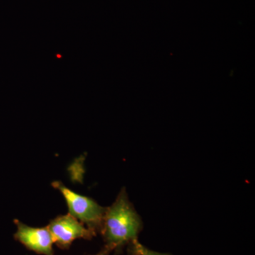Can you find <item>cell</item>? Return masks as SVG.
<instances>
[{
  "label": "cell",
  "mask_w": 255,
  "mask_h": 255,
  "mask_svg": "<svg viewBox=\"0 0 255 255\" xmlns=\"http://www.w3.org/2000/svg\"><path fill=\"white\" fill-rule=\"evenodd\" d=\"M47 227L54 244L63 250L68 249L76 240H91L96 235L95 231L69 214L52 220Z\"/></svg>",
  "instance_id": "3"
},
{
  "label": "cell",
  "mask_w": 255,
  "mask_h": 255,
  "mask_svg": "<svg viewBox=\"0 0 255 255\" xmlns=\"http://www.w3.org/2000/svg\"><path fill=\"white\" fill-rule=\"evenodd\" d=\"M133 252H132V255H139L138 254H137V253H136V252H135V251H132Z\"/></svg>",
  "instance_id": "7"
},
{
  "label": "cell",
  "mask_w": 255,
  "mask_h": 255,
  "mask_svg": "<svg viewBox=\"0 0 255 255\" xmlns=\"http://www.w3.org/2000/svg\"><path fill=\"white\" fill-rule=\"evenodd\" d=\"M53 188L61 193L68 207L69 214L97 233L100 231L107 208L100 206L94 199L80 195L60 181L52 183Z\"/></svg>",
  "instance_id": "2"
},
{
  "label": "cell",
  "mask_w": 255,
  "mask_h": 255,
  "mask_svg": "<svg viewBox=\"0 0 255 255\" xmlns=\"http://www.w3.org/2000/svg\"><path fill=\"white\" fill-rule=\"evenodd\" d=\"M142 228L141 218L123 188L113 204L106 209L100 231L106 245L117 251L128 243L137 241Z\"/></svg>",
  "instance_id": "1"
},
{
  "label": "cell",
  "mask_w": 255,
  "mask_h": 255,
  "mask_svg": "<svg viewBox=\"0 0 255 255\" xmlns=\"http://www.w3.org/2000/svg\"><path fill=\"white\" fill-rule=\"evenodd\" d=\"M114 251V247L106 245L98 253L93 255H110L112 251Z\"/></svg>",
  "instance_id": "6"
},
{
  "label": "cell",
  "mask_w": 255,
  "mask_h": 255,
  "mask_svg": "<svg viewBox=\"0 0 255 255\" xmlns=\"http://www.w3.org/2000/svg\"><path fill=\"white\" fill-rule=\"evenodd\" d=\"M132 244V246H133L134 251L136 252L139 255H170L167 254V253H158V252L151 251V250L148 249V248L140 244V243L137 241H137H134Z\"/></svg>",
  "instance_id": "5"
},
{
  "label": "cell",
  "mask_w": 255,
  "mask_h": 255,
  "mask_svg": "<svg viewBox=\"0 0 255 255\" xmlns=\"http://www.w3.org/2000/svg\"><path fill=\"white\" fill-rule=\"evenodd\" d=\"M14 221L17 228L14 235L16 241L37 254L54 255L53 248L54 242L48 227H31L18 220L15 219Z\"/></svg>",
  "instance_id": "4"
}]
</instances>
